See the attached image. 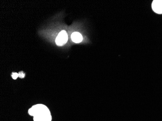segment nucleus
Instances as JSON below:
<instances>
[{
	"label": "nucleus",
	"instance_id": "f257e3e1",
	"mask_svg": "<svg viewBox=\"0 0 162 121\" xmlns=\"http://www.w3.org/2000/svg\"><path fill=\"white\" fill-rule=\"evenodd\" d=\"M29 113L34 117V121H51L52 116L49 110L45 105L38 104L29 109Z\"/></svg>",
	"mask_w": 162,
	"mask_h": 121
},
{
	"label": "nucleus",
	"instance_id": "f03ea898",
	"mask_svg": "<svg viewBox=\"0 0 162 121\" xmlns=\"http://www.w3.org/2000/svg\"><path fill=\"white\" fill-rule=\"evenodd\" d=\"M68 39V36L66 31H61V32L59 33L57 38H56V43L58 46H62L67 43Z\"/></svg>",
	"mask_w": 162,
	"mask_h": 121
},
{
	"label": "nucleus",
	"instance_id": "7ed1b4c3",
	"mask_svg": "<svg viewBox=\"0 0 162 121\" xmlns=\"http://www.w3.org/2000/svg\"><path fill=\"white\" fill-rule=\"evenodd\" d=\"M153 11L157 14H162V0H155L152 3Z\"/></svg>",
	"mask_w": 162,
	"mask_h": 121
},
{
	"label": "nucleus",
	"instance_id": "20e7f679",
	"mask_svg": "<svg viewBox=\"0 0 162 121\" xmlns=\"http://www.w3.org/2000/svg\"><path fill=\"white\" fill-rule=\"evenodd\" d=\"M71 39L73 42L76 43H79L82 42L83 40V37L79 33L74 32L71 34Z\"/></svg>",
	"mask_w": 162,
	"mask_h": 121
},
{
	"label": "nucleus",
	"instance_id": "39448f33",
	"mask_svg": "<svg viewBox=\"0 0 162 121\" xmlns=\"http://www.w3.org/2000/svg\"><path fill=\"white\" fill-rule=\"evenodd\" d=\"M12 77L13 79L16 80V79H17L18 77H19V75L17 73H13L12 74Z\"/></svg>",
	"mask_w": 162,
	"mask_h": 121
},
{
	"label": "nucleus",
	"instance_id": "423d86ee",
	"mask_svg": "<svg viewBox=\"0 0 162 121\" xmlns=\"http://www.w3.org/2000/svg\"><path fill=\"white\" fill-rule=\"evenodd\" d=\"M18 75H19V77L21 78H23L25 76V74L23 73V72H20L18 73Z\"/></svg>",
	"mask_w": 162,
	"mask_h": 121
}]
</instances>
